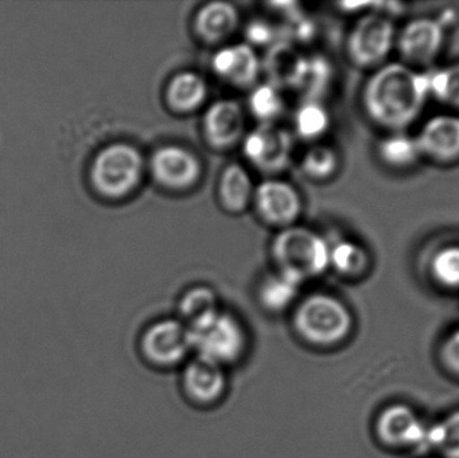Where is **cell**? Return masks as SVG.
<instances>
[{"instance_id": "cell-1", "label": "cell", "mask_w": 459, "mask_h": 458, "mask_svg": "<svg viewBox=\"0 0 459 458\" xmlns=\"http://www.w3.org/2000/svg\"><path fill=\"white\" fill-rule=\"evenodd\" d=\"M430 99L428 72L403 62L375 69L364 83L361 105L372 123L390 132H406Z\"/></svg>"}, {"instance_id": "cell-2", "label": "cell", "mask_w": 459, "mask_h": 458, "mask_svg": "<svg viewBox=\"0 0 459 458\" xmlns=\"http://www.w3.org/2000/svg\"><path fill=\"white\" fill-rule=\"evenodd\" d=\"M294 327L299 335L318 347L339 346L352 333L353 317L340 298L312 293L297 306Z\"/></svg>"}, {"instance_id": "cell-3", "label": "cell", "mask_w": 459, "mask_h": 458, "mask_svg": "<svg viewBox=\"0 0 459 458\" xmlns=\"http://www.w3.org/2000/svg\"><path fill=\"white\" fill-rule=\"evenodd\" d=\"M142 152L129 143H112L99 151L89 167V180L99 195L120 199L131 195L144 175Z\"/></svg>"}, {"instance_id": "cell-4", "label": "cell", "mask_w": 459, "mask_h": 458, "mask_svg": "<svg viewBox=\"0 0 459 458\" xmlns=\"http://www.w3.org/2000/svg\"><path fill=\"white\" fill-rule=\"evenodd\" d=\"M278 271L299 281L320 276L329 268V244L316 231L301 226L281 229L272 242Z\"/></svg>"}, {"instance_id": "cell-5", "label": "cell", "mask_w": 459, "mask_h": 458, "mask_svg": "<svg viewBox=\"0 0 459 458\" xmlns=\"http://www.w3.org/2000/svg\"><path fill=\"white\" fill-rule=\"evenodd\" d=\"M187 328L191 351L195 352L198 359L225 367L245 351V328L228 312L218 309Z\"/></svg>"}, {"instance_id": "cell-6", "label": "cell", "mask_w": 459, "mask_h": 458, "mask_svg": "<svg viewBox=\"0 0 459 458\" xmlns=\"http://www.w3.org/2000/svg\"><path fill=\"white\" fill-rule=\"evenodd\" d=\"M396 34L395 23L390 16L380 11H368L348 35V56L356 66L377 69L395 48Z\"/></svg>"}, {"instance_id": "cell-7", "label": "cell", "mask_w": 459, "mask_h": 458, "mask_svg": "<svg viewBox=\"0 0 459 458\" xmlns=\"http://www.w3.org/2000/svg\"><path fill=\"white\" fill-rule=\"evenodd\" d=\"M446 23L444 19L415 18L396 34V48L403 64L425 67L433 64L444 50Z\"/></svg>"}, {"instance_id": "cell-8", "label": "cell", "mask_w": 459, "mask_h": 458, "mask_svg": "<svg viewBox=\"0 0 459 458\" xmlns=\"http://www.w3.org/2000/svg\"><path fill=\"white\" fill-rule=\"evenodd\" d=\"M243 155L256 169L278 172L290 163L293 137L275 124H259L242 142Z\"/></svg>"}, {"instance_id": "cell-9", "label": "cell", "mask_w": 459, "mask_h": 458, "mask_svg": "<svg viewBox=\"0 0 459 458\" xmlns=\"http://www.w3.org/2000/svg\"><path fill=\"white\" fill-rule=\"evenodd\" d=\"M150 169L158 185L172 191L188 190L202 177L198 156L180 145L158 148L151 158Z\"/></svg>"}, {"instance_id": "cell-10", "label": "cell", "mask_w": 459, "mask_h": 458, "mask_svg": "<svg viewBox=\"0 0 459 458\" xmlns=\"http://www.w3.org/2000/svg\"><path fill=\"white\" fill-rule=\"evenodd\" d=\"M142 349L153 365L161 367L179 365L193 352L187 325L174 319L153 323L143 335Z\"/></svg>"}, {"instance_id": "cell-11", "label": "cell", "mask_w": 459, "mask_h": 458, "mask_svg": "<svg viewBox=\"0 0 459 458\" xmlns=\"http://www.w3.org/2000/svg\"><path fill=\"white\" fill-rule=\"evenodd\" d=\"M375 433L377 440L388 448H423L428 427L414 409L395 403L380 411L375 422Z\"/></svg>"}, {"instance_id": "cell-12", "label": "cell", "mask_w": 459, "mask_h": 458, "mask_svg": "<svg viewBox=\"0 0 459 458\" xmlns=\"http://www.w3.org/2000/svg\"><path fill=\"white\" fill-rule=\"evenodd\" d=\"M253 203L264 222L281 229L293 226L302 212L299 191L290 183L280 179H267L255 187Z\"/></svg>"}, {"instance_id": "cell-13", "label": "cell", "mask_w": 459, "mask_h": 458, "mask_svg": "<svg viewBox=\"0 0 459 458\" xmlns=\"http://www.w3.org/2000/svg\"><path fill=\"white\" fill-rule=\"evenodd\" d=\"M422 158L439 164H452L459 160V117L455 115H438L429 118L415 134Z\"/></svg>"}, {"instance_id": "cell-14", "label": "cell", "mask_w": 459, "mask_h": 458, "mask_svg": "<svg viewBox=\"0 0 459 458\" xmlns=\"http://www.w3.org/2000/svg\"><path fill=\"white\" fill-rule=\"evenodd\" d=\"M245 126V112L234 99H220L204 113V137L217 150H228L243 140Z\"/></svg>"}, {"instance_id": "cell-15", "label": "cell", "mask_w": 459, "mask_h": 458, "mask_svg": "<svg viewBox=\"0 0 459 458\" xmlns=\"http://www.w3.org/2000/svg\"><path fill=\"white\" fill-rule=\"evenodd\" d=\"M212 66L218 77L238 88L255 85L261 72L258 54L247 43L223 46L212 56Z\"/></svg>"}, {"instance_id": "cell-16", "label": "cell", "mask_w": 459, "mask_h": 458, "mask_svg": "<svg viewBox=\"0 0 459 458\" xmlns=\"http://www.w3.org/2000/svg\"><path fill=\"white\" fill-rule=\"evenodd\" d=\"M239 23L237 8L228 2H212L199 8L194 29L204 42L215 45L234 34Z\"/></svg>"}, {"instance_id": "cell-17", "label": "cell", "mask_w": 459, "mask_h": 458, "mask_svg": "<svg viewBox=\"0 0 459 458\" xmlns=\"http://www.w3.org/2000/svg\"><path fill=\"white\" fill-rule=\"evenodd\" d=\"M183 384L193 400L202 403L215 402L226 390L225 371L221 366L196 358L186 367Z\"/></svg>"}, {"instance_id": "cell-18", "label": "cell", "mask_w": 459, "mask_h": 458, "mask_svg": "<svg viewBox=\"0 0 459 458\" xmlns=\"http://www.w3.org/2000/svg\"><path fill=\"white\" fill-rule=\"evenodd\" d=\"M209 86L201 74L182 72L171 78L166 89V101L169 109L177 113H191L206 102Z\"/></svg>"}, {"instance_id": "cell-19", "label": "cell", "mask_w": 459, "mask_h": 458, "mask_svg": "<svg viewBox=\"0 0 459 458\" xmlns=\"http://www.w3.org/2000/svg\"><path fill=\"white\" fill-rule=\"evenodd\" d=\"M218 191L222 206L228 212L238 214L245 212L253 202L255 187L245 167L240 164H230L221 175Z\"/></svg>"}, {"instance_id": "cell-20", "label": "cell", "mask_w": 459, "mask_h": 458, "mask_svg": "<svg viewBox=\"0 0 459 458\" xmlns=\"http://www.w3.org/2000/svg\"><path fill=\"white\" fill-rule=\"evenodd\" d=\"M305 56H302L290 43L278 42L272 48V54L266 61V69L272 75L273 85L278 88H296L304 67Z\"/></svg>"}, {"instance_id": "cell-21", "label": "cell", "mask_w": 459, "mask_h": 458, "mask_svg": "<svg viewBox=\"0 0 459 458\" xmlns=\"http://www.w3.org/2000/svg\"><path fill=\"white\" fill-rule=\"evenodd\" d=\"M377 155L382 163L394 169H411L422 158L415 136L406 132H391L380 140Z\"/></svg>"}, {"instance_id": "cell-22", "label": "cell", "mask_w": 459, "mask_h": 458, "mask_svg": "<svg viewBox=\"0 0 459 458\" xmlns=\"http://www.w3.org/2000/svg\"><path fill=\"white\" fill-rule=\"evenodd\" d=\"M302 281L296 277L278 271L269 274L259 287V300L264 308L273 312L283 311L289 308L299 296Z\"/></svg>"}, {"instance_id": "cell-23", "label": "cell", "mask_w": 459, "mask_h": 458, "mask_svg": "<svg viewBox=\"0 0 459 458\" xmlns=\"http://www.w3.org/2000/svg\"><path fill=\"white\" fill-rule=\"evenodd\" d=\"M329 266L345 277H358L366 273L369 255L366 247L350 239H342L329 245Z\"/></svg>"}, {"instance_id": "cell-24", "label": "cell", "mask_w": 459, "mask_h": 458, "mask_svg": "<svg viewBox=\"0 0 459 458\" xmlns=\"http://www.w3.org/2000/svg\"><path fill=\"white\" fill-rule=\"evenodd\" d=\"M423 448L433 449L442 458H459V409L434 427H428Z\"/></svg>"}, {"instance_id": "cell-25", "label": "cell", "mask_w": 459, "mask_h": 458, "mask_svg": "<svg viewBox=\"0 0 459 458\" xmlns=\"http://www.w3.org/2000/svg\"><path fill=\"white\" fill-rule=\"evenodd\" d=\"M331 125L328 109L316 99H305L294 115V129L304 140H317L323 137Z\"/></svg>"}, {"instance_id": "cell-26", "label": "cell", "mask_w": 459, "mask_h": 458, "mask_svg": "<svg viewBox=\"0 0 459 458\" xmlns=\"http://www.w3.org/2000/svg\"><path fill=\"white\" fill-rule=\"evenodd\" d=\"M248 109L261 124H274L285 109L281 89L270 82L254 86L248 97Z\"/></svg>"}, {"instance_id": "cell-27", "label": "cell", "mask_w": 459, "mask_h": 458, "mask_svg": "<svg viewBox=\"0 0 459 458\" xmlns=\"http://www.w3.org/2000/svg\"><path fill=\"white\" fill-rule=\"evenodd\" d=\"M333 80V67L323 56L305 58L304 67L296 88L307 93V99L320 101L321 94L325 93Z\"/></svg>"}, {"instance_id": "cell-28", "label": "cell", "mask_w": 459, "mask_h": 458, "mask_svg": "<svg viewBox=\"0 0 459 458\" xmlns=\"http://www.w3.org/2000/svg\"><path fill=\"white\" fill-rule=\"evenodd\" d=\"M430 99L459 109V62L428 72Z\"/></svg>"}, {"instance_id": "cell-29", "label": "cell", "mask_w": 459, "mask_h": 458, "mask_svg": "<svg viewBox=\"0 0 459 458\" xmlns=\"http://www.w3.org/2000/svg\"><path fill=\"white\" fill-rule=\"evenodd\" d=\"M430 274L438 287L459 290V245L442 247L431 258Z\"/></svg>"}, {"instance_id": "cell-30", "label": "cell", "mask_w": 459, "mask_h": 458, "mask_svg": "<svg viewBox=\"0 0 459 458\" xmlns=\"http://www.w3.org/2000/svg\"><path fill=\"white\" fill-rule=\"evenodd\" d=\"M217 295L212 288L195 287L187 290L180 300V314L186 325L194 324L218 311Z\"/></svg>"}, {"instance_id": "cell-31", "label": "cell", "mask_w": 459, "mask_h": 458, "mask_svg": "<svg viewBox=\"0 0 459 458\" xmlns=\"http://www.w3.org/2000/svg\"><path fill=\"white\" fill-rule=\"evenodd\" d=\"M307 177L316 180L328 179L339 169V156L333 148L318 144L305 152L301 163Z\"/></svg>"}, {"instance_id": "cell-32", "label": "cell", "mask_w": 459, "mask_h": 458, "mask_svg": "<svg viewBox=\"0 0 459 458\" xmlns=\"http://www.w3.org/2000/svg\"><path fill=\"white\" fill-rule=\"evenodd\" d=\"M439 359L445 370L449 371L453 376H459V328L449 333L442 341Z\"/></svg>"}, {"instance_id": "cell-33", "label": "cell", "mask_w": 459, "mask_h": 458, "mask_svg": "<svg viewBox=\"0 0 459 458\" xmlns=\"http://www.w3.org/2000/svg\"><path fill=\"white\" fill-rule=\"evenodd\" d=\"M246 38H247V45L251 48L254 45H272L274 43L275 30L269 22L256 19V21H251V23L246 27Z\"/></svg>"}]
</instances>
